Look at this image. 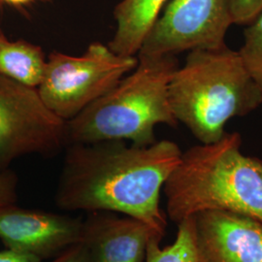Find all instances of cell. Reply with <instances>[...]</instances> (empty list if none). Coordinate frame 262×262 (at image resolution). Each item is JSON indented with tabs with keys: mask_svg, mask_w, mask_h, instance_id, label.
<instances>
[{
	"mask_svg": "<svg viewBox=\"0 0 262 262\" xmlns=\"http://www.w3.org/2000/svg\"><path fill=\"white\" fill-rule=\"evenodd\" d=\"M178 144L139 147L125 141L69 144L56 188L66 211H106L137 219L163 238L166 215L160 192L182 157Z\"/></svg>",
	"mask_w": 262,
	"mask_h": 262,
	"instance_id": "obj_1",
	"label": "cell"
},
{
	"mask_svg": "<svg viewBox=\"0 0 262 262\" xmlns=\"http://www.w3.org/2000/svg\"><path fill=\"white\" fill-rule=\"evenodd\" d=\"M241 148V135L226 132L217 142L182 152L163 187L167 216L173 223L220 210L262 224V159L245 156Z\"/></svg>",
	"mask_w": 262,
	"mask_h": 262,
	"instance_id": "obj_2",
	"label": "cell"
},
{
	"mask_svg": "<svg viewBox=\"0 0 262 262\" xmlns=\"http://www.w3.org/2000/svg\"><path fill=\"white\" fill-rule=\"evenodd\" d=\"M169 101L177 122L201 144L221 140L231 119L262 105V91L238 51L226 44L188 52L169 84Z\"/></svg>",
	"mask_w": 262,
	"mask_h": 262,
	"instance_id": "obj_3",
	"label": "cell"
},
{
	"mask_svg": "<svg viewBox=\"0 0 262 262\" xmlns=\"http://www.w3.org/2000/svg\"><path fill=\"white\" fill-rule=\"evenodd\" d=\"M137 57L129 74L66 122L68 145L118 140L146 147L157 142V125H178L169 101V84L180 66L177 56Z\"/></svg>",
	"mask_w": 262,
	"mask_h": 262,
	"instance_id": "obj_4",
	"label": "cell"
},
{
	"mask_svg": "<svg viewBox=\"0 0 262 262\" xmlns=\"http://www.w3.org/2000/svg\"><path fill=\"white\" fill-rule=\"evenodd\" d=\"M138 62L108 45L94 42L82 56L52 52L37 88L42 101L58 118L68 122L111 91Z\"/></svg>",
	"mask_w": 262,
	"mask_h": 262,
	"instance_id": "obj_5",
	"label": "cell"
},
{
	"mask_svg": "<svg viewBox=\"0 0 262 262\" xmlns=\"http://www.w3.org/2000/svg\"><path fill=\"white\" fill-rule=\"evenodd\" d=\"M67 145L66 122L49 110L37 89L0 75V172L24 156L52 157Z\"/></svg>",
	"mask_w": 262,
	"mask_h": 262,
	"instance_id": "obj_6",
	"label": "cell"
},
{
	"mask_svg": "<svg viewBox=\"0 0 262 262\" xmlns=\"http://www.w3.org/2000/svg\"><path fill=\"white\" fill-rule=\"evenodd\" d=\"M230 0H170L138 55H174L225 45Z\"/></svg>",
	"mask_w": 262,
	"mask_h": 262,
	"instance_id": "obj_7",
	"label": "cell"
},
{
	"mask_svg": "<svg viewBox=\"0 0 262 262\" xmlns=\"http://www.w3.org/2000/svg\"><path fill=\"white\" fill-rule=\"evenodd\" d=\"M82 234L80 219L16 204L0 206V241L6 249L33 255L41 261L79 243Z\"/></svg>",
	"mask_w": 262,
	"mask_h": 262,
	"instance_id": "obj_8",
	"label": "cell"
},
{
	"mask_svg": "<svg viewBox=\"0 0 262 262\" xmlns=\"http://www.w3.org/2000/svg\"><path fill=\"white\" fill-rule=\"evenodd\" d=\"M203 262H262V224L247 215L209 210L194 215Z\"/></svg>",
	"mask_w": 262,
	"mask_h": 262,
	"instance_id": "obj_9",
	"label": "cell"
},
{
	"mask_svg": "<svg viewBox=\"0 0 262 262\" xmlns=\"http://www.w3.org/2000/svg\"><path fill=\"white\" fill-rule=\"evenodd\" d=\"M114 212H90L83 221L84 244L92 262H146L148 244L158 236L149 225Z\"/></svg>",
	"mask_w": 262,
	"mask_h": 262,
	"instance_id": "obj_10",
	"label": "cell"
},
{
	"mask_svg": "<svg viewBox=\"0 0 262 262\" xmlns=\"http://www.w3.org/2000/svg\"><path fill=\"white\" fill-rule=\"evenodd\" d=\"M168 0H122L114 9L117 28L109 48L123 56H137L144 40Z\"/></svg>",
	"mask_w": 262,
	"mask_h": 262,
	"instance_id": "obj_11",
	"label": "cell"
},
{
	"mask_svg": "<svg viewBox=\"0 0 262 262\" xmlns=\"http://www.w3.org/2000/svg\"><path fill=\"white\" fill-rule=\"evenodd\" d=\"M47 63L42 48L25 40L10 41L0 33V75L37 89Z\"/></svg>",
	"mask_w": 262,
	"mask_h": 262,
	"instance_id": "obj_12",
	"label": "cell"
},
{
	"mask_svg": "<svg viewBox=\"0 0 262 262\" xmlns=\"http://www.w3.org/2000/svg\"><path fill=\"white\" fill-rule=\"evenodd\" d=\"M178 233L173 243L160 247L161 238H150L146 254V262H203L198 250L194 216L179 223Z\"/></svg>",
	"mask_w": 262,
	"mask_h": 262,
	"instance_id": "obj_13",
	"label": "cell"
},
{
	"mask_svg": "<svg viewBox=\"0 0 262 262\" xmlns=\"http://www.w3.org/2000/svg\"><path fill=\"white\" fill-rule=\"evenodd\" d=\"M245 67L262 91V11L244 30V42L238 51Z\"/></svg>",
	"mask_w": 262,
	"mask_h": 262,
	"instance_id": "obj_14",
	"label": "cell"
},
{
	"mask_svg": "<svg viewBox=\"0 0 262 262\" xmlns=\"http://www.w3.org/2000/svg\"><path fill=\"white\" fill-rule=\"evenodd\" d=\"M262 11V0H230V13L235 25H250Z\"/></svg>",
	"mask_w": 262,
	"mask_h": 262,
	"instance_id": "obj_15",
	"label": "cell"
},
{
	"mask_svg": "<svg viewBox=\"0 0 262 262\" xmlns=\"http://www.w3.org/2000/svg\"><path fill=\"white\" fill-rule=\"evenodd\" d=\"M18 177L9 169L0 172V206L16 204Z\"/></svg>",
	"mask_w": 262,
	"mask_h": 262,
	"instance_id": "obj_16",
	"label": "cell"
},
{
	"mask_svg": "<svg viewBox=\"0 0 262 262\" xmlns=\"http://www.w3.org/2000/svg\"><path fill=\"white\" fill-rule=\"evenodd\" d=\"M43 262V261H41ZM49 262H92L89 253L81 241L67 248Z\"/></svg>",
	"mask_w": 262,
	"mask_h": 262,
	"instance_id": "obj_17",
	"label": "cell"
},
{
	"mask_svg": "<svg viewBox=\"0 0 262 262\" xmlns=\"http://www.w3.org/2000/svg\"><path fill=\"white\" fill-rule=\"evenodd\" d=\"M0 262H41V260L28 253L5 249L0 251Z\"/></svg>",
	"mask_w": 262,
	"mask_h": 262,
	"instance_id": "obj_18",
	"label": "cell"
},
{
	"mask_svg": "<svg viewBox=\"0 0 262 262\" xmlns=\"http://www.w3.org/2000/svg\"><path fill=\"white\" fill-rule=\"evenodd\" d=\"M34 0H0L1 3H5L14 7H23L32 3Z\"/></svg>",
	"mask_w": 262,
	"mask_h": 262,
	"instance_id": "obj_19",
	"label": "cell"
},
{
	"mask_svg": "<svg viewBox=\"0 0 262 262\" xmlns=\"http://www.w3.org/2000/svg\"><path fill=\"white\" fill-rule=\"evenodd\" d=\"M0 33H3V31L1 30V28H0Z\"/></svg>",
	"mask_w": 262,
	"mask_h": 262,
	"instance_id": "obj_20",
	"label": "cell"
}]
</instances>
